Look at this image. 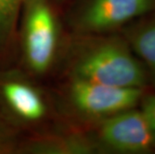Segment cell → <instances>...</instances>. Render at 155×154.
<instances>
[{"instance_id": "cell-1", "label": "cell", "mask_w": 155, "mask_h": 154, "mask_svg": "<svg viewBox=\"0 0 155 154\" xmlns=\"http://www.w3.org/2000/svg\"><path fill=\"white\" fill-rule=\"evenodd\" d=\"M66 78L127 88L150 87L149 76L120 32L79 34L70 32L62 44Z\"/></svg>"}, {"instance_id": "cell-2", "label": "cell", "mask_w": 155, "mask_h": 154, "mask_svg": "<svg viewBox=\"0 0 155 154\" xmlns=\"http://www.w3.org/2000/svg\"><path fill=\"white\" fill-rule=\"evenodd\" d=\"M17 39L25 71L40 76L53 67L63 40L60 20L52 0H23Z\"/></svg>"}, {"instance_id": "cell-3", "label": "cell", "mask_w": 155, "mask_h": 154, "mask_svg": "<svg viewBox=\"0 0 155 154\" xmlns=\"http://www.w3.org/2000/svg\"><path fill=\"white\" fill-rule=\"evenodd\" d=\"M145 89L66 78L61 103L68 123L88 128L120 111L138 106Z\"/></svg>"}, {"instance_id": "cell-4", "label": "cell", "mask_w": 155, "mask_h": 154, "mask_svg": "<svg viewBox=\"0 0 155 154\" xmlns=\"http://www.w3.org/2000/svg\"><path fill=\"white\" fill-rule=\"evenodd\" d=\"M152 11L155 0H74L66 22L72 33H115Z\"/></svg>"}, {"instance_id": "cell-5", "label": "cell", "mask_w": 155, "mask_h": 154, "mask_svg": "<svg viewBox=\"0 0 155 154\" xmlns=\"http://www.w3.org/2000/svg\"><path fill=\"white\" fill-rule=\"evenodd\" d=\"M85 129L94 154H155L152 134L138 106Z\"/></svg>"}, {"instance_id": "cell-6", "label": "cell", "mask_w": 155, "mask_h": 154, "mask_svg": "<svg viewBox=\"0 0 155 154\" xmlns=\"http://www.w3.org/2000/svg\"><path fill=\"white\" fill-rule=\"evenodd\" d=\"M0 109L17 126L38 125L48 118L50 104L47 95L27 71L8 69L0 72Z\"/></svg>"}, {"instance_id": "cell-7", "label": "cell", "mask_w": 155, "mask_h": 154, "mask_svg": "<svg viewBox=\"0 0 155 154\" xmlns=\"http://www.w3.org/2000/svg\"><path fill=\"white\" fill-rule=\"evenodd\" d=\"M17 153L94 154L86 129L68 123L64 129L39 133L21 140Z\"/></svg>"}, {"instance_id": "cell-8", "label": "cell", "mask_w": 155, "mask_h": 154, "mask_svg": "<svg viewBox=\"0 0 155 154\" xmlns=\"http://www.w3.org/2000/svg\"><path fill=\"white\" fill-rule=\"evenodd\" d=\"M120 33L144 65L149 76L150 87L155 88V11L135 19Z\"/></svg>"}, {"instance_id": "cell-9", "label": "cell", "mask_w": 155, "mask_h": 154, "mask_svg": "<svg viewBox=\"0 0 155 154\" xmlns=\"http://www.w3.org/2000/svg\"><path fill=\"white\" fill-rule=\"evenodd\" d=\"M23 0H0V58L9 55L17 40V26Z\"/></svg>"}, {"instance_id": "cell-10", "label": "cell", "mask_w": 155, "mask_h": 154, "mask_svg": "<svg viewBox=\"0 0 155 154\" xmlns=\"http://www.w3.org/2000/svg\"><path fill=\"white\" fill-rule=\"evenodd\" d=\"M20 142L19 128L0 112V154L17 153Z\"/></svg>"}, {"instance_id": "cell-11", "label": "cell", "mask_w": 155, "mask_h": 154, "mask_svg": "<svg viewBox=\"0 0 155 154\" xmlns=\"http://www.w3.org/2000/svg\"><path fill=\"white\" fill-rule=\"evenodd\" d=\"M138 108L149 127L155 142V88L148 87L145 89L138 104Z\"/></svg>"}, {"instance_id": "cell-12", "label": "cell", "mask_w": 155, "mask_h": 154, "mask_svg": "<svg viewBox=\"0 0 155 154\" xmlns=\"http://www.w3.org/2000/svg\"><path fill=\"white\" fill-rule=\"evenodd\" d=\"M54 1H57V2H66V1H68V0H54Z\"/></svg>"}]
</instances>
